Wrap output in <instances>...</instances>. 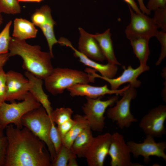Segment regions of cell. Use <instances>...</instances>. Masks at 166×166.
<instances>
[{"instance_id":"6da1fadb","label":"cell","mask_w":166,"mask_h":166,"mask_svg":"<svg viewBox=\"0 0 166 166\" xmlns=\"http://www.w3.org/2000/svg\"><path fill=\"white\" fill-rule=\"evenodd\" d=\"M7 140L4 166H50L45 143L28 128L10 124L5 128Z\"/></svg>"},{"instance_id":"7a4b0ae2","label":"cell","mask_w":166,"mask_h":166,"mask_svg":"<svg viewBox=\"0 0 166 166\" xmlns=\"http://www.w3.org/2000/svg\"><path fill=\"white\" fill-rule=\"evenodd\" d=\"M8 53L10 57L20 56L22 59L23 69L42 80L54 69L51 62L53 56L49 52L43 51L39 45H30L25 40L11 37Z\"/></svg>"},{"instance_id":"3957f363","label":"cell","mask_w":166,"mask_h":166,"mask_svg":"<svg viewBox=\"0 0 166 166\" xmlns=\"http://www.w3.org/2000/svg\"><path fill=\"white\" fill-rule=\"evenodd\" d=\"M44 80L45 88L54 96L63 93L65 89L75 84L95 81V79L85 72L61 67L54 68Z\"/></svg>"},{"instance_id":"277c9868","label":"cell","mask_w":166,"mask_h":166,"mask_svg":"<svg viewBox=\"0 0 166 166\" xmlns=\"http://www.w3.org/2000/svg\"><path fill=\"white\" fill-rule=\"evenodd\" d=\"M23 126L28 128L35 136L43 142L47 147L51 163L56 153L49 137V132L53 122L42 106L25 114L21 119Z\"/></svg>"},{"instance_id":"5b68a950","label":"cell","mask_w":166,"mask_h":166,"mask_svg":"<svg viewBox=\"0 0 166 166\" xmlns=\"http://www.w3.org/2000/svg\"><path fill=\"white\" fill-rule=\"evenodd\" d=\"M41 104L29 92L23 100L16 102H3L0 105V125L4 130L10 124L19 128L23 127L21 119L26 113L41 106Z\"/></svg>"},{"instance_id":"8992f818","label":"cell","mask_w":166,"mask_h":166,"mask_svg":"<svg viewBox=\"0 0 166 166\" xmlns=\"http://www.w3.org/2000/svg\"><path fill=\"white\" fill-rule=\"evenodd\" d=\"M86 101L82 109L92 130L101 132L105 126L104 114L107 109L114 105L118 100V95L112 97L103 101L101 97L91 98L86 97Z\"/></svg>"},{"instance_id":"52a82bcc","label":"cell","mask_w":166,"mask_h":166,"mask_svg":"<svg viewBox=\"0 0 166 166\" xmlns=\"http://www.w3.org/2000/svg\"><path fill=\"white\" fill-rule=\"evenodd\" d=\"M137 95L135 88L129 85L124 92L122 97L117 100L114 106L107 111L108 118L116 122L120 129L129 127L132 123L137 121L130 110L131 101L136 98Z\"/></svg>"},{"instance_id":"ba28073f","label":"cell","mask_w":166,"mask_h":166,"mask_svg":"<svg viewBox=\"0 0 166 166\" xmlns=\"http://www.w3.org/2000/svg\"><path fill=\"white\" fill-rule=\"evenodd\" d=\"M154 137L146 135L143 142L137 143L133 141H129L127 143L129 146L131 154L135 158L140 156L144 157V162L148 163L150 161V157L156 156L161 158L166 161V142H156Z\"/></svg>"},{"instance_id":"9c48e42d","label":"cell","mask_w":166,"mask_h":166,"mask_svg":"<svg viewBox=\"0 0 166 166\" xmlns=\"http://www.w3.org/2000/svg\"><path fill=\"white\" fill-rule=\"evenodd\" d=\"M166 106L160 105L149 110L141 118L139 126L146 135L161 137L165 134Z\"/></svg>"},{"instance_id":"30bf717a","label":"cell","mask_w":166,"mask_h":166,"mask_svg":"<svg viewBox=\"0 0 166 166\" xmlns=\"http://www.w3.org/2000/svg\"><path fill=\"white\" fill-rule=\"evenodd\" d=\"M130 21L127 26L125 33L127 36H140L151 38L156 37L158 28L152 18L142 12L136 13L129 6Z\"/></svg>"},{"instance_id":"8fae6325","label":"cell","mask_w":166,"mask_h":166,"mask_svg":"<svg viewBox=\"0 0 166 166\" xmlns=\"http://www.w3.org/2000/svg\"><path fill=\"white\" fill-rule=\"evenodd\" d=\"M124 70L121 74L116 78H109L103 77L96 73V71L90 68H86L85 71L91 75L94 79L100 78L107 82L110 85L111 89L117 90L122 85L127 83H129L132 86L136 88L141 85V81L137 80L138 76L145 71L149 69V67L140 65L134 69L131 65L127 68L123 67Z\"/></svg>"},{"instance_id":"7c38bea8","label":"cell","mask_w":166,"mask_h":166,"mask_svg":"<svg viewBox=\"0 0 166 166\" xmlns=\"http://www.w3.org/2000/svg\"><path fill=\"white\" fill-rule=\"evenodd\" d=\"M130 148L125 143L123 136L118 132L112 134L108 155L111 166H142L131 161Z\"/></svg>"},{"instance_id":"4fadbf2b","label":"cell","mask_w":166,"mask_h":166,"mask_svg":"<svg viewBox=\"0 0 166 166\" xmlns=\"http://www.w3.org/2000/svg\"><path fill=\"white\" fill-rule=\"evenodd\" d=\"M6 101L24 100L31 86L30 81L21 73L14 70L6 73Z\"/></svg>"},{"instance_id":"5bb4252c","label":"cell","mask_w":166,"mask_h":166,"mask_svg":"<svg viewBox=\"0 0 166 166\" xmlns=\"http://www.w3.org/2000/svg\"><path fill=\"white\" fill-rule=\"evenodd\" d=\"M112 134L107 132L94 137L85 158L89 166H103L108 152Z\"/></svg>"},{"instance_id":"9a60e30c","label":"cell","mask_w":166,"mask_h":166,"mask_svg":"<svg viewBox=\"0 0 166 166\" xmlns=\"http://www.w3.org/2000/svg\"><path fill=\"white\" fill-rule=\"evenodd\" d=\"M129 86L128 84L122 89L112 90L109 89L106 84L101 86H96L88 83L78 84L68 88L67 90L73 97L85 96L91 98H97L101 97L106 94L122 96L124 92Z\"/></svg>"},{"instance_id":"2e32d148","label":"cell","mask_w":166,"mask_h":166,"mask_svg":"<svg viewBox=\"0 0 166 166\" xmlns=\"http://www.w3.org/2000/svg\"><path fill=\"white\" fill-rule=\"evenodd\" d=\"M60 45L71 48L74 51V56L78 58L81 62L98 71L101 76L109 78H113L116 75L118 70L117 65L109 63L105 65L101 64L93 60L75 48L71 42L66 38H62L60 40Z\"/></svg>"},{"instance_id":"e0dca14e","label":"cell","mask_w":166,"mask_h":166,"mask_svg":"<svg viewBox=\"0 0 166 166\" xmlns=\"http://www.w3.org/2000/svg\"><path fill=\"white\" fill-rule=\"evenodd\" d=\"M80 37L78 42L79 51L89 58L103 62L106 59L98 43L93 36L79 27Z\"/></svg>"},{"instance_id":"ac0fdd59","label":"cell","mask_w":166,"mask_h":166,"mask_svg":"<svg viewBox=\"0 0 166 166\" xmlns=\"http://www.w3.org/2000/svg\"><path fill=\"white\" fill-rule=\"evenodd\" d=\"M25 74L31 83V86L29 92L41 104L50 116L53 109L49 99L48 96L43 90V80L27 71L25 73Z\"/></svg>"},{"instance_id":"d6986e66","label":"cell","mask_w":166,"mask_h":166,"mask_svg":"<svg viewBox=\"0 0 166 166\" xmlns=\"http://www.w3.org/2000/svg\"><path fill=\"white\" fill-rule=\"evenodd\" d=\"M95 39L108 63L120 65L121 63L117 59L114 52L110 30L108 29L102 33L93 34Z\"/></svg>"},{"instance_id":"ffe728a7","label":"cell","mask_w":166,"mask_h":166,"mask_svg":"<svg viewBox=\"0 0 166 166\" xmlns=\"http://www.w3.org/2000/svg\"><path fill=\"white\" fill-rule=\"evenodd\" d=\"M126 37L130 41L134 53L139 61L140 65H147L150 53L148 44L150 38L130 35Z\"/></svg>"},{"instance_id":"44dd1931","label":"cell","mask_w":166,"mask_h":166,"mask_svg":"<svg viewBox=\"0 0 166 166\" xmlns=\"http://www.w3.org/2000/svg\"><path fill=\"white\" fill-rule=\"evenodd\" d=\"M38 31L35 25L29 21L21 18H16L14 21L13 38L25 40L36 37Z\"/></svg>"},{"instance_id":"7402d4cb","label":"cell","mask_w":166,"mask_h":166,"mask_svg":"<svg viewBox=\"0 0 166 166\" xmlns=\"http://www.w3.org/2000/svg\"><path fill=\"white\" fill-rule=\"evenodd\" d=\"M88 126L76 137L70 147L72 152L79 158H84L93 138Z\"/></svg>"},{"instance_id":"603a6c76","label":"cell","mask_w":166,"mask_h":166,"mask_svg":"<svg viewBox=\"0 0 166 166\" xmlns=\"http://www.w3.org/2000/svg\"><path fill=\"white\" fill-rule=\"evenodd\" d=\"M75 123L70 130L62 138V144L69 148L70 147L76 137L89 126L85 116L76 114L73 118Z\"/></svg>"},{"instance_id":"cb8c5ba5","label":"cell","mask_w":166,"mask_h":166,"mask_svg":"<svg viewBox=\"0 0 166 166\" xmlns=\"http://www.w3.org/2000/svg\"><path fill=\"white\" fill-rule=\"evenodd\" d=\"M55 24L56 22L52 18L39 27L46 39L49 52L53 56V47L58 42L54 34V27Z\"/></svg>"},{"instance_id":"d4e9b609","label":"cell","mask_w":166,"mask_h":166,"mask_svg":"<svg viewBox=\"0 0 166 166\" xmlns=\"http://www.w3.org/2000/svg\"><path fill=\"white\" fill-rule=\"evenodd\" d=\"M52 18L50 8L45 5L35 10L31 16V19L35 26L39 27Z\"/></svg>"},{"instance_id":"484cf974","label":"cell","mask_w":166,"mask_h":166,"mask_svg":"<svg viewBox=\"0 0 166 166\" xmlns=\"http://www.w3.org/2000/svg\"><path fill=\"white\" fill-rule=\"evenodd\" d=\"M73 113L70 108L61 107L53 110L50 117L53 122L59 125L72 118Z\"/></svg>"},{"instance_id":"4316f807","label":"cell","mask_w":166,"mask_h":166,"mask_svg":"<svg viewBox=\"0 0 166 166\" xmlns=\"http://www.w3.org/2000/svg\"><path fill=\"white\" fill-rule=\"evenodd\" d=\"M74 155L70 148L62 144L51 166H67L69 159Z\"/></svg>"},{"instance_id":"83f0119b","label":"cell","mask_w":166,"mask_h":166,"mask_svg":"<svg viewBox=\"0 0 166 166\" xmlns=\"http://www.w3.org/2000/svg\"><path fill=\"white\" fill-rule=\"evenodd\" d=\"M18 0H0V10L2 12L8 14H16L21 11Z\"/></svg>"},{"instance_id":"f1b7e54d","label":"cell","mask_w":166,"mask_h":166,"mask_svg":"<svg viewBox=\"0 0 166 166\" xmlns=\"http://www.w3.org/2000/svg\"><path fill=\"white\" fill-rule=\"evenodd\" d=\"M12 23L11 21H9L0 33V55L9 53V45L11 38L10 31Z\"/></svg>"},{"instance_id":"f546056e","label":"cell","mask_w":166,"mask_h":166,"mask_svg":"<svg viewBox=\"0 0 166 166\" xmlns=\"http://www.w3.org/2000/svg\"><path fill=\"white\" fill-rule=\"evenodd\" d=\"M49 137L54 147L56 155L62 145V137L55 123L53 122L49 132Z\"/></svg>"},{"instance_id":"4dcf8cb0","label":"cell","mask_w":166,"mask_h":166,"mask_svg":"<svg viewBox=\"0 0 166 166\" xmlns=\"http://www.w3.org/2000/svg\"><path fill=\"white\" fill-rule=\"evenodd\" d=\"M153 18L158 28H161L163 31H166V7L160 8L156 10Z\"/></svg>"},{"instance_id":"1f68e13d","label":"cell","mask_w":166,"mask_h":166,"mask_svg":"<svg viewBox=\"0 0 166 166\" xmlns=\"http://www.w3.org/2000/svg\"><path fill=\"white\" fill-rule=\"evenodd\" d=\"M156 37L160 43L161 49L160 57L156 62V65H159L166 56V33L161 31H159Z\"/></svg>"},{"instance_id":"d6a6232c","label":"cell","mask_w":166,"mask_h":166,"mask_svg":"<svg viewBox=\"0 0 166 166\" xmlns=\"http://www.w3.org/2000/svg\"><path fill=\"white\" fill-rule=\"evenodd\" d=\"M6 73L2 68L0 70V105L6 101Z\"/></svg>"},{"instance_id":"836d02e7","label":"cell","mask_w":166,"mask_h":166,"mask_svg":"<svg viewBox=\"0 0 166 166\" xmlns=\"http://www.w3.org/2000/svg\"><path fill=\"white\" fill-rule=\"evenodd\" d=\"M75 123L74 119L71 118L57 126V128L62 138L70 130Z\"/></svg>"},{"instance_id":"e575fe53","label":"cell","mask_w":166,"mask_h":166,"mask_svg":"<svg viewBox=\"0 0 166 166\" xmlns=\"http://www.w3.org/2000/svg\"><path fill=\"white\" fill-rule=\"evenodd\" d=\"M7 145L6 136L0 137V166H4Z\"/></svg>"},{"instance_id":"d590c367","label":"cell","mask_w":166,"mask_h":166,"mask_svg":"<svg viewBox=\"0 0 166 166\" xmlns=\"http://www.w3.org/2000/svg\"><path fill=\"white\" fill-rule=\"evenodd\" d=\"M146 7L150 11L166 7V0H149Z\"/></svg>"},{"instance_id":"8d00e7d4","label":"cell","mask_w":166,"mask_h":166,"mask_svg":"<svg viewBox=\"0 0 166 166\" xmlns=\"http://www.w3.org/2000/svg\"><path fill=\"white\" fill-rule=\"evenodd\" d=\"M127 3L130 7L135 12L140 13L142 12L136 2L135 0H123Z\"/></svg>"},{"instance_id":"74e56055","label":"cell","mask_w":166,"mask_h":166,"mask_svg":"<svg viewBox=\"0 0 166 166\" xmlns=\"http://www.w3.org/2000/svg\"><path fill=\"white\" fill-rule=\"evenodd\" d=\"M9 57L8 53L0 55V70L3 68Z\"/></svg>"},{"instance_id":"f35d334b","label":"cell","mask_w":166,"mask_h":166,"mask_svg":"<svg viewBox=\"0 0 166 166\" xmlns=\"http://www.w3.org/2000/svg\"><path fill=\"white\" fill-rule=\"evenodd\" d=\"M139 5V8L142 13L147 15L150 14V11L147 8L144 4L143 0H137Z\"/></svg>"},{"instance_id":"ab89813d","label":"cell","mask_w":166,"mask_h":166,"mask_svg":"<svg viewBox=\"0 0 166 166\" xmlns=\"http://www.w3.org/2000/svg\"><path fill=\"white\" fill-rule=\"evenodd\" d=\"M77 156L74 155L69 159L67 166H77L78 164L76 160Z\"/></svg>"},{"instance_id":"60d3db41","label":"cell","mask_w":166,"mask_h":166,"mask_svg":"<svg viewBox=\"0 0 166 166\" xmlns=\"http://www.w3.org/2000/svg\"><path fill=\"white\" fill-rule=\"evenodd\" d=\"M19 2H39L43 0H18Z\"/></svg>"},{"instance_id":"b9f144b4","label":"cell","mask_w":166,"mask_h":166,"mask_svg":"<svg viewBox=\"0 0 166 166\" xmlns=\"http://www.w3.org/2000/svg\"><path fill=\"white\" fill-rule=\"evenodd\" d=\"M2 12L0 10V27L3 22V18L2 15Z\"/></svg>"},{"instance_id":"7bdbcfd3","label":"cell","mask_w":166,"mask_h":166,"mask_svg":"<svg viewBox=\"0 0 166 166\" xmlns=\"http://www.w3.org/2000/svg\"><path fill=\"white\" fill-rule=\"evenodd\" d=\"M3 130L2 128L0 125V137L4 136Z\"/></svg>"}]
</instances>
